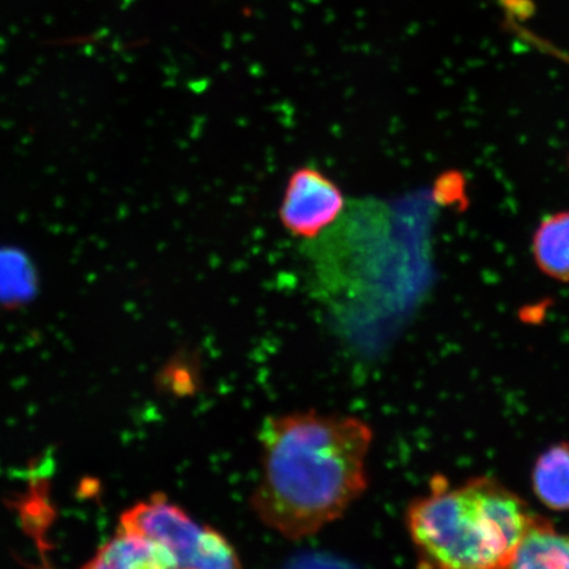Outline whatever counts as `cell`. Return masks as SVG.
Returning <instances> with one entry per match:
<instances>
[{
    "label": "cell",
    "mask_w": 569,
    "mask_h": 569,
    "mask_svg": "<svg viewBox=\"0 0 569 569\" xmlns=\"http://www.w3.org/2000/svg\"><path fill=\"white\" fill-rule=\"evenodd\" d=\"M84 568L139 569L177 568L176 560L162 546L140 533L118 529L109 542L99 547Z\"/></svg>",
    "instance_id": "obj_5"
},
{
    "label": "cell",
    "mask_w": 569,
    "mask_h": 569,
    "mask_svg": "<svg viewBox=\"0 0 569 569\" xmlns=\"http://www.w3.org/2000/svg\"><path fill=\"white\" fill-rule=\"evenodd\" d=\"M345 210L346 198L338 184L320 170L302 167L289 177L279 213L284 230L312 240L331 229Z\"/></svg>",
    "instance_id": "obj_4"
},
{
    "label": "cell",
    "mask_w": 569,
    "mask_h": 569,
    "mask_svg": "<svg viewBox=\"0 0 569 569\" xmlns=\"http://www.w3.org/2000/svg\"><path fill=\"white\" fill-rule=\"evenodd\" d=\"M510 568L569 569V533L559 532L547 519L536 517Z\"/></svg>",
    "instance_id": "obj_6"
},
{
    "label": "cell",
    "mask_w": 569,
    "mask_h": 569,
    "mask_svg": "<svg viewBox=\"0 0 569 569\" xmlns=\"http://www.w3.org/2000/svg\"><path fill=\"white\" fill-rule=\"evenodd\" d=\"M119 528L163 547L177 568H239V555L222 533L199 525L166 496L153 495L127 509Z\"/></svg>",
    "instance_id": "obj_3"
},
{
    "label": "cell",
    "mask_w": 569,
    "mask_h": 569,
    "mask_svg": "<svg viewBox=\"0 0 569 569\" xmlns=\"http://www.w3.org/2000/svg\"><path fill=\"white\" fill-rule=\"evenodd\" d=\"M261 472L252 495L260 521L283 538L315 536L368 488L371 427L359 418L296 411L260 430Z\"/></svg>",
    "instance_id": "obj_1"
},
{
    "label": "cell",
    "mask_w": 569,
    "mask_h": 569,
    "mask_svg": "<svg viewBox=\"0 0 569 569\" xmlns=\"http://www.w3.org/2000/svg\"><path fill=\"white\" fill-rule=\"evenodd\" d=\"M532 251L543 273L569 282V211L555 213L540 223Z\"/></svg>",
    "instance_id": "obj_7"
},
{
    "label": "cell",
    "mask_w": 569,
    "mask_h": 569,
    "mask_svg": "<svg viewBox=\"0 0 569 569\" xmlns=\"http://www.w3.org/2000/svg\"><path fill=\"white\" fill-rule=\"evenodd\" d=\"M521 497L492 478L452 486L436 476L407 511V529L425 567H510L536 519Z\"/></svg>",
    "instance_id": "obj_2"
},
{
    "label": "cell",
    "mask_w": 569,
    "mask_h": 569,
    "mask_svg": "<svg viewBox=\"0 0 569 569\" xmlns=\"http://www.w3.org/2000/svg\"><path fill=\"white\" fill-rule=\"evenodd\" d=\"M532 488L540 502L552 510H569V445L540 455L532 469Z\"/></svg>",
    "instance_id": "obj_8"
}]
</instances>
